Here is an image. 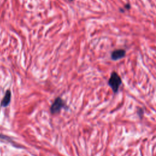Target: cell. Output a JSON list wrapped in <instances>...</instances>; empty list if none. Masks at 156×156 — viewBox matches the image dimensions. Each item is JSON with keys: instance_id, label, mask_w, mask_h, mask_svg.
Returning <instances> with one entry per match:
<instances>
[{"instance_id": "obj_3", "label": "cell", "mask_w": 156, "mask_h": 156, "mask_svg": "<svg viewBox=\"0 0 156 156\" xmlns=\"http://www.w3.org/2000/svg\"><path fill=\"white\" fill-rule=\"evenodd\" d=\"M126 50L123 49H115L112 52L110 57L112 60L116 61L124 58L126 56Z\"/></svg>"}, {"instance_id": "obj_7", "label": "cell", "mask_w": 156, "mask_h": 156, "mask_svg": "<svg viewBox=\"0 0 156 156\" xmlns=\"http://www.w3.org/2000/svg\"><path fill=\"white\" fill-rule=\"evenodd\" d=\"M71 1H73V0H71Z\"/></svg>"}, {"instance_id": "obj_6", "label": "cell", "mask_w": 156, "mask_h": 156, "mask_svg": "<svg viewBox=\"0 0 156 156\" xmlns=\"http://www.w3.org/2000/svg\"><path fill=\"white\" fill-rule=\"evenodd\" d=\"M137 113L138 115L140 116V118H142L143 115V110L142 108H140L138 111H137Z\"/></svg>"}, {"instance_id": "obj_2", "label": "cell", "mask_w": 156, "mask_h": 156, "mask_svg": "<svg viewBox=\"0 0 156 156\" xmlns=\"http://www.w3.org/2000/svg\"><path fill=\"white\" fill-rule=\"evenodd\" d=\"M65 105L63 101L60 98H57L55 99L51 107V112L52 114L57 113L60 111L62 108Z\"/></svg>"}, {"instance_id": "obj_4", "label": "cell", "mask_w": 156, "mask_h": 156, "mask_svg": "<svg viewBox=\"0 0 156 156\" xmlns=\"http://www.w3.org/2000/svg\"><path fill=\"white\" fill-rule=\"evenodd\" d=\"M10 98H11V93L9 90H7L5 92V94L1 101V106L2 107H6L9 105V104L10 102Z\"/></svg>"}, {"instance_id": "obj_5", "label": "cell", "mask_w": 156, "mask_h": 156, "mask_svg": "<svg viewBox=\"0 0 156 156\" xmlns=\"http://www.w3.org/2000/svg\"><path fill=\"white\" fill-rule=\"evenodd\" d=\"M131 8V5L129 3H127L124 5V8H120L119 9V12H121V13H124L125 11L126 10H130Z\"/></svg>"}, {"instance_id": "obj_1", "label": "cell", "mask_w": 156, "mask_h": 156, "mask_svg": "<svg viewBox=\"0 0 156 156\" xmlns=\"http://www.w3.org/2000/svg\"><path fill=\"white\" fill-rule=\"evenodd\" d=\"M121 83V79L119 74L116 72L113 71L111 73L108 83L115 93H118Z\"/></svg>"}]
</instances>
